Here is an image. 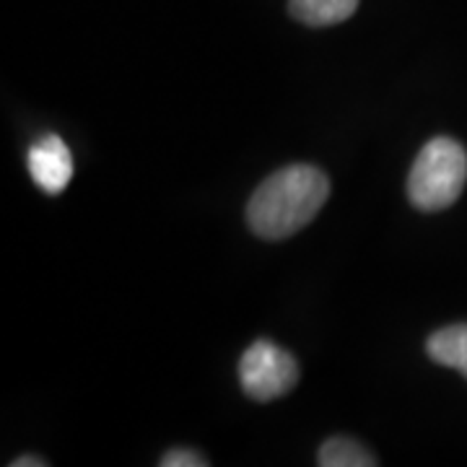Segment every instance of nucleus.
<instances>
[{
    "mask_svg": "<svg viewBox=\"0 0 467 467\" xmlns=\"http://www.w3.org/2000/svg\"><path fill=\"white\" fill-rule=\"evenodd\" d=\"M330 195V180L312 164L278 169L252 192L247 223L260 239L278 242L301 232L322 211Z\"/></svg>",
    "mask_w": 467,
    "mask_h": 467,
    "instance_id": "f257e3e1",
    "label": "nucleus"
},
{
    "mask_svg": "<svg viewBox=\"0 0 467 467\" xmlns=\"http://www.w3.org/2000/svg\"><path fill=\"white\" fill-rule=\"evenodd\" d=\"M467 184V150L454 138H434L418 150L408 174V198L418 211H444Z\"/></svg>",
    "mask_w": 467,
    "mask_h": 467,
    "instance_id": "f03ea898",
    "label": "nucleus"
},
{
    "mask_svg": "<svg viewBox=\"0 0 467 467\" xmlns=\"http://www.w3.org/2000/svg\"><path fill=\"white\" fill-rule=\"evenodd\" d=\"M296 358L273 340H254L239 358V384L257 402L278 400L299 384Z\"/></svg>",
    "mask_w": 467,
    "mask_h": 467,
    "instance_id": "7ed1b4c3",
    "label": "nucleus"
},
{
    "mask_svg": "<svg viewBox=\"0 0 467 467\" xmlns=\"http://www.w3.org/2000/svg\"><path fill=\"white\" fill-rule=\"evenodd\" d=\"M26 167L34 184L47 192V195H60L73 180V156L66 140L60 135H42L36 143L29 146L26 153Z\"/></svg>",
    "mask_w": 467,
    "mask_h": 467,
    "instance_id": "20e7f679",
    "label": "nucleus"
},
{
    "mask_svg": "<svg viewBox=\"0 0 467 467\" xmlns=\"http://www.w3.org/2000/svg\"><path fill=\"white\" fill-rule=\"evenodd\" d=\"M426 353L439 367L457 368L467 379V325H447L426 340Z\"/></svg>",
    "mask_w": 467,
    "mask_h": 467,
    "instance_id": "39448f33",
    "label": "nucleus"
},
{
    "mask_svg": "<svg viewBox=\"0 0 467 467\" xmlns=\"http://www.w3.org/2000/svg\"><path fill=\"white\" fill-rule=\"evenodd\" d=\"M358 8V0H288L291 16L306 26H333L348 21Z\"/></svg>",
    "mask_w": 467,
    "mask_h": 467,
    "instance_id": "423d86ee",
    "label": "nucleus"
},
{
    "mask_svg": "<svg viewBox=\"0 0 467 467\" xmlns=\"http://www.w3.org/2000/svg\"><path fill=\"white\" fill-rule=\"evenodd\" d=\"M317 462L322 467H374L377 460L371 457V451L353 441L348 436H333L327 439L317 451Z\"/></svg>",
    "mask_w": 467,
    "mask_h": 467,
    "instance_id": "0eeeda50",
    "label": "nucleus"
},
{
    "mask_svg": "<svg viewBox=\"0 0 467 467\" xmlns=\"http://www.w3.org/2000/svg\"><path fill=\"white\" fill-rule=\"evenodd\" d=\"M208 462L202 460L198 451L192 450H171L161 457V467H205Z\"/></svg>",
    "mask_w": 467,
    "mask_h": 467,
    "instance_id": "6e6552de",
    "label": "nucleus"
},
{
    "mask_svg": "<svg viewBox=\"0 0 467 467\" xmlns=\"http://www.w3.org/2000/svg\"><path fill=\"white\" fill-rule=\"evenodd\" d=\"M45 465H47V462H45V460H36L34 454H24L21 460H14V462H11V467H45Z\"/></svg>",
    "mask_w": 467,
    "mask_h": 467,
    "instance_id": "1a4fd4ad",
    "label": "nucleus"
}]
</instances>
